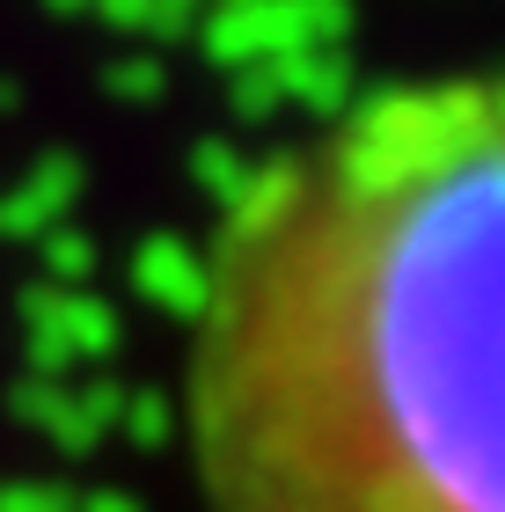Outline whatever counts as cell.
Segmentation results:
<instances>
[{"instance_id": "6da1fadb", "label": "cell", "mask_w": 505, "mask_h": 512, "mask_svg": "<svg viewBox=\"0 0 505 512\" xmlns=\"http://www.w3.org/2000/svg\"><path fill=\"white\" fill-rule=\"evenodd\" d=\"M183 454L205 512H505V66L366 88L235 191Z\"/></svg>"}]
</instances>
